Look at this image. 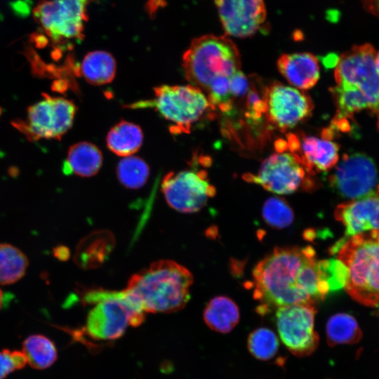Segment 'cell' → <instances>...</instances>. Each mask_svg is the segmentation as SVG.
Instances as JSON below:
<instances>
[{"label":"cell","instance_id":"obj_1","mask_svg":"<svg viewBox=\"0 0 379 379\" xmlns=\"http://www.w3.org/2000/svg\"><path fill=\"white\" fill-rule=\"evenodd\" d=\"M253 298L259 314L297 304H314L328 290L323 282L314 249L311 246L276 248L253 270Z\"/></svg>","mask_w":379,"mask_h":379},{"label":"cell","instance_id":"obj_2","mask_svg":"<svg viewBox=\"0 0 379 379\" xmlns=\"http://www.w3.org/2000/svg\"><path fill=\"white\" fill-rule=\"evenodd\" d=\"M192 283L193 276L186 267L161 260L134 274L124 290L145 312L171 313L188 302Z\"/></svg>","mask_w":379,"mask_h":379},{"label":"cell","instance_id":"obj_3","mask_svg":"<svg viewBox=\"0 0 379 379\" xmlns=\"http://www.w3.org/2000/svg\"><path fill=\"white\" fill-rule=\"evenodd\" d=\"M81 301L94 305L83 331L93 340H117L128 326H138L145 319V312L124 289H90L83 294Z\"/></svg>","mask_w":379,"mask_h":379},{"label":"cell","instance_id":"obj_4","mask_svg":"<svg viewBox=\"0 0 379 379\" xmlns=\"http://www.w3.org/2000/svg\"><path fill=\"white\" fill-rule=\"evenodd\" d=\"M337 255L347 270L348 294L364 305L379 307V231L350 237Z\"/></svg>","mask_w":379,"mask_h":379},{"label":"cell","instance_id":"obj_5","mask_svg":"<svg viewBox=\"0 0 379 379\" xmlns=\"http://www.w3.org/2000/svg\"><path fill=\"white\" fill-rule=\"evenodd\" d=\"M239 52L232 40L208 34L192 40L182 57V67L192 85L206 92L220 77L240 71Z\"/></svg>","mask_w":379,"mask_h":379},{"label":"cell","instance_id":"obj_6","mask_svg":"<svg viewBox=\"0 0 379 379\" xmlns=\"http://www.w3.org/2000/svg\"><path fill=\"white\" fill-rule=\"evenodd\" d=\"M154 98L133 104L132 108L153 107L171 124L173 133H189L204 115L213 111L206 94L193 85H162Z\"/></svg>","mask_w":379,"mask_h":379},{"label":"cell","instance_id":"obj_7","mask_svg":"<svg viewBox=\"0 0 379 379\" xmlns=\"http://www.w3.org/2000/svg\"><path fill=\"white\" fill-rule=\"evenodd\" d=\"M375 55L370 44L354 46L338 58L334 75L336 85L355 89L363 95L379 128V74Z\"/></svg>","mask_w":379,"mask_h":379},{"label":"cell","instance_id":"obj_8","mask_svg":"<svg viewBox=\"0 0 379 379\" xmlns=\"http://www.w3.org/2000/svg\"><path fill=\"white\" fill-rule=\"evenodd\" d=\"M91 1L42 0L33 10L34 19L52 42H78L84 37L86 10Z\"/></svg>","mask_w":379,"mask_h":379},{"label":"cell","instance_id":"obj_9","mask_svg":"<svg viewBox=\"0 0 379 379\" xmlns=\"http://www.w3.org/2000/svg\"><path fill=\"white\" fill-rule=\"evenodd\" d=\"M310 177L298 154L283 152L267 158L256 173L243 175L245 181L279 194H292L299 190L310 191L314 187Z\"/></svg>","mask_w":379,"mask_h":379},{"label":"cell","instance_id":"obj_10","mask_svg":"<svg viewBox=\"0 0 379 379\" xmlns=\"http://www.w3.org/2000/svg\"><path fill=\"white\" fill-rule=\"evenodd\" d=\"M44 99L30 106L26 121L14 126L30 140L41 138L60 139L72 127L77 112L69 100L43 93Z\"/></svg>","mask_w":379,"mask_h":379},{"label":"cell","instance_id":"obj_11","mask_svg":"<svg viewBox=\"0 0 379 379\" xmlns=\"http://www.w3.org/2000/svg\"><path fill=\"white\" fill-rule=\"evenodd\" d=\"M161 190L168 204L184 213L200 211L215 194L207 172L197 168L168 173L162 180Z\"/></svg>","mask_w":379,"mask_h":379},{"label":"cell","instance_id":"obj_12","mask_svg":"<svg viewBox=\"0 0 379 379\" xmlns=\"http://www.w3.org/2000/svg\"><path fill=\"white\" fill-rule=\"evenodd\" d=\"M314 304H297L277 308L276 326L286 347L297 357L310 355L317 348L319 335L314 330Z\"/></svg>","mask_w":379,"mask_h":379},{"label":"cell","instance_id":"obj_13","mask_svg":"<svg viewBox=\"0 0 379 379\" xmlns=\"http://www.w3.org/2000/svg\"><path fill=\"white\" fill-rule=\"evenodd\" d=\"M378 171L373 160L359 152L344 154L329 178L332 188L342 197L352 200L378 191Z\"/></svg>","mask_w":379,"mask_h":379},{"label":"cell","instance_id":"obj_14","mask_svg":"<svg viewBox=\"0 0 379 379\" xmlns=\"http://www.w3.org/2000/svg\"><path fill=\"white\" fill-rule=\"evenodd\" d=\"M265 117L275 128L284 132L307 119L314 108L306 94L295 88L273 83L265 89Z\"/></svg>","mask_w":379,"mask_h":379},{"label":"cell","instance_id":"obj_15","mask_svg":"<svg viewBox=\"0 0 379 379\" xmlns=\"http://www.w3.org/2000/svg\"><path fill=\"white\" fill-rule=\"evenodd\" d=\"M335 218L345 228V236L330 252L335 254L352 237L370 231H379V188L366 197L344 202L335 211Z\"/></svg>","mask_w":379,"mask_h":379},{"label":"cell","instance_id":"obj_16","mask_svg":"<svg viewBox=\"0 0 379 379\" xmlns=\"http://www.w3.org/2000/svg\"><path fill=\"white\" fill-rule=\"evenodd\" d=\"M225 33L236 37L255 34L264 25L266 11L263 0H215Z\"/></svg>","mask_w":379,"mask_h":379},{"label":"cell","instance_id":"obj_17","mask_svg":"<svg viewBox=\"0 0 379 379\" xmlns=\"http://www.w3.org/2000/svg\"><path fill=\"white\" fill-rule=\"evenodd\" d=\"M296 154L308 173L312 175L317 172L328 171L336 166L339 161V147L331 138L322 135L297 137L295 146L292 152Z\"/></svg>","mask_w":379,"mask_h":379},{"label":"cell","instance_id":"obj_18","mask_svg":"<svg viewBox=\"0 0 379 379\" xmlns=\"http://www.w3.org/2000/svg\"><path fill=\"white\" fill-rule=\"evenodd\" d=\"M277 67L291 84L302 90L312 88L320 76L318 60L309 53L284 54L277 61Z\"/></svg>","mask_w":379,"mask_h":379},{"label":"cell","instance_id":"obj_19","mask_svg":"<svg viewBox=\"0 0 379 379\" xmlns=\"http://www.w3.org/2000/svg\"><path fill=\"white\" fill-rule=\"evenodd\" d=\"M114 245L112 232L107 230L93 232L79 242L75 253V262L83 269L100 267L107 260Z\"/></svg>","mask_w":379,"mask_h":379},{"label":"cell","instance_id":"obj_20","mask_svg":"<svg viewBox=\"0 0 379 379\" xmlns=\"http://www.w3.org/2000/svg\"><path fill=\"white\" fill-rule=\"evenodd\" d=\"M102 164V154L99 148L91 142H81L69 148L62 171L66 175L91 177L99 171Z\"/></svg>","mask_w":379,"mask_h":379},{"label":"cell","instance_id":"obj_21","mask_svg":"<svg viewBox=\"0 0 379 379\" xmlns=\"http://www.w3.org/2000/svg\"><path fill=\"white\" fill-rule=\"evenodd\" d=\"M203 318L211 329L227 333L238 324L239 310L231 298L222 295L216 296L208 302L204 310Z\"/></svg>","mask_w":379,"mask_h":379},{"label":"cell","instance_id":"obj_22","mask_svg":"<svg viewBox=\"0 0 379 379\" xmlns=\"http://www.w3.org/2000/svg\"><path fill=\"white\" fill-rule=\"evenodd\" d=\"M143 133L139 126L121 121L115 124L107 135V146L114 154L120 157L131 156L140 148Z\"/></svg>","mask_w":379,"mask_h":379},{"label":"cell","instance_id":"obj_23","mask_svg":"<svg viewBox=\"0 0 379 379\" xmlns=\"http://www.w3.org/2000/svg\"><path fill=\"white\" fill-rule=\"evenodd\" d=\"M116 69V61L110 53L95 51L85 55L79 71L86 81L99 86L110 83L115 77Z\"/></svg>","mask_w":379,"mask_h":379},{"label":"cell","instance_id":"obj_24","mask_svg":"<svg viewBox=\"0 0 379 379\" xmlns=\"http://www.w3.org/2000/svg\"><path fill=\"white\" fill-rule=\"evenodd\" d=\"M326 340L329 346L358 343L361 331L356 319L347 313H337L331 316L326 325Z\"/></svg>","mask_w":379,"mask_h":379},{"label":"cell","instance_id":"obj_25","mask_svg":"<svg viewBox=\"0 0 379 379\" xmlns=\"http://www.w3.org/2000/svg\"><path fill=\"white\" fill-rule=\"evenodd\" d=\"M22 351L29 365L36 369L50 367L58 357L54 343L46 336L40 334L27 337L22 343Z\"/></svg>","mask_w":379,"mask_h":379},{"label":"cell","instance_id":"obj_26","mask_svg":"<svg viewBox=\"0 0 379 379\" xmlns=\"http://www.w3.org/2000/svg\"><path fill=\"white\" fill-rule=\"evenodd\" d=\"M28 260L16 247L0 244V284H10L21 279L27 270Z\"/></svg>","mask_w":379,"mask_h":379},{"label":"cell","instance_id":"obj_27","mask_svg":"<svg viewBox=\"0 0 379 379\" xmlns=\"http://www.w3.org/2000/svg\"><path fill=\"white\" fill-rule=\"evenodd\" d=\"M117 175L121 184L128 189H138L147 182L149 168L147 163L138 157H124L117 167Z\"/></svg>","mask_w":379,"mask_h":379},{"label":"cell","instance_id":"obj_28","mask_svg":"<svg viewBox=\"0 0 379 379\" xmlns=\"http://www.w3.org/2000/svg\"><path fill=\"white\" fill-rule=\"evenodd\" d=\"M279 343L271 329L260 327L253 330L248 335L247 347L250 353L261 361L272 359L277 354Z\"/></svg>","mask_w":379,"mask_h":379},{"label":"cell","instance_id":"obj_29","mask_svg":"<svg viewBox=\"0 0 379 379\" xmlns=\"http://www.w3.org/2000/svg\"><path fill=\"white\" fill-rule=\"evenodd\" d=\"M262 217L270 227L282 229L293 222L294 215L292 208L284 199L270 197L264 204Z\"/></svg>","mask_w":379,"mask_h":379},{"label":"cell","instance_id":"obj_30","mask_svg":"<svg viewBox=\"0 0 379 379\" xmlns=\"http://www.w3.org/2000/svg\"><path fill=\"white\" fill-rule=\"evenodd\" d=\"M319 267L321 279L329 293L345 287L347 278V270L340 260H319Z\"/></svg>","mask_w":379,"mask_h":379},{"label":"cell","instance_id":"obj_31","mask_svg":"<svg viewBox=\"0 0 379 379\" xmlns=\"http://www.w3.org/2000/svg\"><path fill=\"white\" fill-rule=\"evenodd\" d=\"M27 363L22 351L7 349L0 351V379H4L14 371L23 368Z\"/></svg>","mask_w":379,"mask_h":379},{"label":"cell","instance_id":"obj_32","mask_svg":"<svg viewBox=\"0 0 379 379\" xmlns=\"http://www.w3.org/2000/svg\"><path fill=\"white\" fill-rule=\"evenodd\" d=\"M250 87L247 77L241 71L230 77V93L234 100L246 95Z\"/></svg>","mask_w":379,"mask_h":379},{"label":"cell","instance_id":"obj_33","mask_svg":"<svg viewBox=\"0 0 379 379\" xmlns=\"http://www.w3.org/2000/svg\"><path fill=\"white\" fill-rule=\"evenodd\" d=\"M54 255L60 260H67L69 256V250L64 246H58L54 250Z\"/></svg>","mask_w":379,"mask_h":379},{"label":"cell","instance_id":"obj_34","mask_svg":"<svg viewBox=\"0 0 379 379\" xmlns=\"http://www.w3.org/2000/svg\"><path fill=\"white\" fill-rule=\"evenodd\" d=\"M364 1L371 11L379 14V0H364Z\"/></svg>","mask_w":379,"mask_h":379},{"label":"cell","instance_id":"obj_35","mask_svg":"<svg viewBox=\"0 0 379 379\" xmlns=\"http://www.w3.org/2000/svg\"><path fill=\"white\" fill-rule=\"evenodd\" d=\"M375 62L377 72L379 74V52L377 53V55H375Z\"/></svg>","mask_w":379,"mask_h":379},{"label":"cell","instance_id":"obj_36","mask_svg":"<svg viewBox=\"0 0 379 379\" xmlns=\"http://www.w3.org/2000/svg\"><path fill=\"white\" fill-rule=\"evenodd\" d=\"M3 302H4V294L2 291L0 290V309L2 307Z\"/></svg>","mask_w":379,"mask_h":379}]
</instances>
